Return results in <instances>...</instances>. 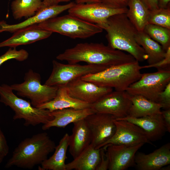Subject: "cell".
<instances>
[{"label":"cell","mask_w":170,"mask_h":170,"mask_svg":"<svg viewBox=\"0 0 170 170\" xmlns=\"http://www.w3.org/2000/svg\"><path fill=\"white\" fill-rule=\"evenodd\" d=\"M56 58L70 64L83 62L88 64L109 67L135 60L131 55L103 43H80L67 49Z\"/></svg>","instance_id":"cell-1"},{"label":"cell","mask_w":170,"mask_h":170,"mask_svg":"<svg viewBox=\"0 0 170 170\" xmlns=\"http://www.w3.org/2000/svg\"><path fill=\"white\" fill-rule=\"evenodd\" d=\"M106 32L108 46L126 52L138 62L147 60L148 56L136 41L138 31L127 18L126 13L113 15L98 25Z\"/></svg>","instance_id":"cell-2"},{"label":"cell","mask_w":170,"mask_h":170,"mask_svg":"<svg viewBox=\"0 0 170 170\" xmlns=\"http://www.w3.org/2000/svg\"><path fill=\"white\" fill-rule=\"evenodd\" d=\"M56 146L47 133L34 135L22 141L15 148L12 156L5 165L7 168L13 166L32 169L41 164L54 151Z\"/></svg>","instance_id":"cell-3"},{"label":"cell","mask_w":170,"mask_h":170,"mask_svg":"<svg viewBox=\"0 0 170 170\" xmlns=\"http://www.w3.org/2000/svg\"><path fill=\"white\" fill-rule=\"evenodd\" d=\"M139 62H133L109 67L99 72L86 75L81 78L98 85L126 91L132 84L139 80L142 73Z\"/></svg>","instance_id":"cell-4"},{"label":"cell","mask_w":170,"mask_h":170,"mask_svg":"<svg viewBox=\"0 0 170 170\" xmlns=\"http://www.w3.org/2000/svg\"><path fill=\"white\" fill-rule=\"evenodd\" d=\"M0 102L14 111V120H24L26 126L44 124L53 118L49 111L34 107L31 102L18 97L7 84L0 85Z\"/></svg>","instance_id":"cell-5"},{"label":"cell","mask_w":170,"mask_h":170,"mask_svg":"<svg viewBox=\"0 0 170 170\" xmlns=\"http://www.w3.org/2000/svg\"><path fill=\"white\" fill-rule=\"evenodd\" d=\"M37 25L39 27L52 33H57L74 39L87 38L103 30L96 24L69 14L50 18Z\"/></svg>","instance_id":"cell-6"},{"label":"cell","mask_w":170,"mask_h":170,"mask_svg":"<svg viewBox=\"0 0 170 170\" xmlns=\"http://www.w3.org/2000/svg\"><path fill=\"white\" fill-rule=\"evenodd\" d=\"M24 80L21 83L14 84L10 87L19 96L29 99L34 107H37L51 101L56 96L58 87L42 85L40 74L32 69L25 73Z\"/></svg>","instance_id":"cell-7"},{"label":"cell","mask_w":170,"mask_h":170,"mask_svg":"<svg viewBox=\"0 0 170 170\" xmlns=\"http://www.w3.org/2000/svg\"><path fill=\"white\" fill-rule=\"evenodd\" d=\"M170 82V70H157L155 72L142 74L140 78L126 89L130 95H141L158 103L159 96Z\"/></svg>","instance_id":"cell-8"},{"label":"cell","mask_w":170,"mask_h":170,"mask_svg":"<svg viewBox=\"0 0 170 170\" xmlns=\"http://www.w3.org/2000/svg\"><path fill=\"white\" fill-rule=\"evenodd\" d=\"M51 73L45 84L60 87L65 86L70 82L90 74L99 72L108 68L97 65L76 64H65L55 60L52 62Z\"/></svg>","instance_id":"cell-9"},{"label":"cell","mask_w":170,"mask_h":170,"mask_svg":"<svg viewBox=\"0 0 170 170\" xmlns=\"http://www.w3.org/2000/svg\"><path fill=\"white\" fill-rule=\"evenodd\" d=\"M132 105L130 95L126 91H112L91 105L95 113L108 114L116 119L128 115Z\"/></svg>","instance_id":"cell-10"},{"label":"cell","mask_w":170,"mask_h":170,"mask_svg":"<svg viewBox=\"0 0 170 170\" xmlns=\"http://www.w3.org/2000/svg\"><path fill=\"white\" fill-rule=\"evenodd\" d=\"M127 11L128 8H112L101 2L75 3L68 10V14L98 26L105 22L111 16L126 13Z\"/></svg>","instance_id":"cell-11"},{"label":"cell","mask_w":170,"mask_h":170,"mask_svg":"<svg viewBox=\"0 0 170 170\" xmlns=\"http://www.w3.org/2000/svg\"><path fill=\"white\" fill-rule=\"evenodd\" d=\"M115 119L110 114L96 113L84 119L91 133V144L95 149L102 148L114 134Z\"/></svg>","instance_id":"cell-12"},{"label":"cell","mask_w":170,"mask_h":170,"mask_svg":"<svg viewBox=\"0 0 170 170\" xmlns=\"http://www.w3.org/2000/svg\"><path fill=\"white\" fill-rule=\"evenodd\" d=\"M114 122L116 126L115 133L102 147L109 144L132 146L141 143L153 145L144 131L137 125L124 120L115 119Z\"/></svg>","instance_id":"cell-13"},{"label":"cell","mask_w":170,"mask_h":170,"mask_svg":"<svg viewBox=\"0 0 170 170\" xmlns=\"http://www.w3.org/2000/svg\"><path fill=\"white\" fill-rule=\"evenodd\" d=\"M144 144L132 146L109 144L102 147L105 149L109 160L108 170H125L135 166V155Z\"/></svg>","instance_id":"cell-14"},{"label":"cell","mask_w":170,"mask_h":170,"mask_svg":"<svg viewBox=\"0 0 170 170\" xmlns=\"http://www.w3.org/2000/svg\"><path fill=\"white\" fill-rule=\"evenodd\" d=\"M75 3L70 2L64 5H57L43 7L34 15L18 24H8L6 22H0V33L3 31L11 33L33 25H37L50 18L57 16L73 6Z\"/></svg>","instance_id":"cell-15"},{"label":"cell","mask_w":170,"mask_h":170,"mask_svg":"<svg viewBox=\"0 0 170 170\" xmlns=\"http://www.w3.org/2000/svg\"><path fill=\"white\" fill-rule=\"evenodd\" d=\"M65 86L71 96L90 104L113 90L111 88L99 86L81 78L70 82Z\"/></svg>","instance_id":"cell-16"},{"label":"cell","mask_w":170,"mask_h":170,"mask_svg":"<svg viewBox=\"0 0 170 170\" xmlns=\"http://www.w3.org/2000/svg\"><path fill=\"white\" fill-rule=\"evenodd\" d=\"M135 166L139 170H159L170 164V143H166L153 152L136 153Z\"/></svg>","instance_id":"cell-17"},{"label":"cell","mask_w":170,"mask_h":170,"mask_svg":"<svg viewBox=\"0 0 170 170\" xmlns=\"http://www.w3.org/2000/svg\"><path fill=\"white\" fill-rule=\"evenodd\" d=\"M117 120H124L142 128L149 140L155 141L161 139L167 132L162 113L135 118L128 116Z\"/></svg>","instance_id":"cell-18"},{"label":"cell","mask_w":170,"mask_h":170,"mask_svg":"<svg viewBox=\"0 0 170 170\" xmlns=\"http://www.w3.org/2000/svg\"><path fill=\"white\" fill-rule=\"evenodd\" d=\"M50 112L53 118L43 124L42 129L43 130L53 127L65 128L70 123L84 119L88 116L95 113L90 107L81 109L67 108Z\"/></svg>","instance_id":"cell-19"},{"label":"cell","mask_w":170,"mask_h":170,"mask_svg":"<svg viewBox=\"0 0 170 170\" xmlns=\"http://www.w3.org/2000/svg\"><path fill=\"white\" fill-rule=\"evenodd\" d=\"M52 33L39 27L37 25L20 30L11 37L0 43V48H16L18 46L29 44L49 37Z\"/></svg>","instance_id":"cell-20"},{"label":"cell","mask_w":170,"mask_h":170,"mask_svg":"<svg viewBox=\"0 0 170 170\" xmlns=\"http://www.w3.org/2000/svg\"><path fill=\"white\" fill-rule=\"evenodd\" d=\"M91 104L73 97L69 94L65 86L59 87L55 97L37 108L50 112L67 108L81 109L90 107Z\"/></svg>","instance_id":"cell-21"},{"label":"cell","mask_w":170,"mask_h":170,"mask_svg":"<svg viewBox=\"0 0 170 170\" xmlns=\"http://www.w3.org/2000/svg\"><path fill=\"white\" fill-rule=\"evenodd\" d=\"M73 123L72 133L69 135L68 148L69 153L74 159L91 144V138L85 119Z\"/></svg>","instance_id":"cell-22"},{"label":"cell","mask_w":170,"mask_h":170,"mask_svg":"<svg viewBox=\"0 0 170 170\" xmlns=\"http://www.w3.org/2000/svg\"><path fill=\"white\" fill-rule=\"evenodd\" d=\"M100 150L90 144L72 161L66 164V170H96L100 160Z\"/></svg>","instance_id":"cell-23"},{"label":"cell","mask_w":170,"mask_h":170,"mask_svg":"<svg viewBox=\"0 0 170 170\" xmlns=\"http://www.w3.org/2000/svg\"><path fill=\"white\" fill-rule=\"evenodd\" d=\"M130 98L132 105L128 116L138 118L162 113V106L158 103L140 95H130Z\"/></svg>","instance_id":"cell-24"},{"label":"cell","mask_w":170,"mask_h":170,"mask_svg":"<svg viewBox=\"0 0 170 170\" xmlns=\"http://www.w3.org/2000/svg\"><path fill=\"white\" fill-rule=\"evenodd\" d=\"M69 135L66 133L56 146L53 154L41 164L42 170H66V153L69 146Z\"/></svg>","instance_id":"cell-25"},{"label":"cell","mask_w":170,"mask_h":170,"mask_svg":"<svg viewBox=\"0 0 170 170\" xmlns=\"http://www.w3.org/2000/svg\"><path fill=\"white\" fill-rule=\"evenodd\" d=\"M136 41L148 56V65L154 64L163 59L166 51L158 43L151 39L143 31H138Z\"/></svg>","instance_id":"cell-26"},{"label":"cell","mask_w":170,"mask_h":170,"mask_svg":"<svg viewBox=\"0 0 170 170\" xmlns=\"http://www.w3.org/2000/svg\"><path fill=\"white\" fill-rule=\"evenodd\" d=\"M126 16L138 31L148 24L150 10L140 0H129Z\"/></svg>","instance_id":"cell-27"},{"label":"cell","mask_w":170,"mask_h":170,"mask_svg":"<svg viewBox=\"0 0 170 170\" xmlns=\"http://www.w3.org/2000/svg\"><path fill=\"white\" fill-rule=\"evenodd\" d=\"M11 7L14 19L20 20L33 16L44 7L42 0H14Z\"/></svg>","instance_id":"cell-28"},{"label":"cell","mask_w":170,"mask_h":170,"mask_svg":"<svg viewBox=\"0 0 170 170\" xmlns=\"http://www.w3.org/2000/svg\"><path fill=\"white\" fill-rule=\"evenodd\" d=\"M143 31L151 39L160 44L166 51L170 47V29L148 24Z\"/></svg>","instance_id":"cell-29"},{"label":"cell","mask_w":170,"mask_h":170,"mask_svg":"<svg viewBox=\"0 0 170 170\" xmlns=\"http://www.w3.org/2000/svg\"><path fill=\"white\" fill-rule=\"evenodd\" d=\"M148 24L170 29V6L150 10Z\"/></svg>","instance_id":"cell-30"},{"label":"cell","mask_w":170,"mask_h":170,"mask_svg":"<svg viewBox=\"0 0 170 170\" xmlns=\"http://www.w3.org/2000/svg\"><path fill=\"white\" fill-rule=\"evenodd\" d=\"M28 56V53L25 49L17 50L16 48H10L5 53L0 56V66L5 62L11 59H15L20 61H23L26 60Z\"/></svg>","instance_id":"cell-31"},{"label":"cell","mask_w":170,"mask_h":170,"mask_svg":"<svg viewBox=\"0 0 170 170\" xmlns=\"http://www.w3.org/2000/svg\"><path fill=\"white\" fill-rule=\"evenodd\" d=\"M150 68H155L157 70H170V47L167 48L165 57L161 60L153 64L141 66V69Z\"/></svg>","instance_id":"cell-32"},{"label":"cell","mask_w":170,"mask_h":170,"mask_svg":"<svg viewBox=\"0 0 170 170\" xmlns=\"http://www.w3.org/2000/svg\"><path fill=\"white\" fill-rule=\"evenodd\" d=\"M158 103L162 105L164 110L170 109V82L160 94Z\"/></svg>","instance_id":"cell-33"},{"label":"cell","mask_w":170,"mask_h":170,"mask_svg":"<svg viewBox=\"0 0 170 170\" xmlns=\"http://www.w3.org/2000/svg\"><path fill=\"white\" fill-rule=\"evenodd\" d=\"M105 5L112 8H127L129 0H100Z\"/></svg>","instance_id":"cell-34"},{"label":"cell","mask_w":170,"mask_h":170,"mask_svg":"<svg viewBox=\"0 0 170 170\" xmlns=\"http://www.w3.org/2000/svg\"><path fill=\"white\" fill-rule=\"evenodd\" d=\"M100 149V160L96 170H107L109 169V162L105 152V149L103 147Z\"/></svg>","instance_id":"cell-35"},{"label":"cell","mask_w":170,"mask_h":170,"mask_svg":"<svg viewBox=\"0 0 170 170\" xmlns=\"http://www.w3.org/2000/svg\"><path fill=\"white\" fill-rule=\"evenodd\" d=\"M9 152V147L5 137L0 127V154L6 156Z\"/></svg>","instance_id":"cell-36"},{"label":"cell","mask_w":170,"mask_h":170,"mask_svg":"<svg viewBox=\"0 0 170 170\" xmlns=\"http://www.w3.org/2000/svg\"><path fill=\"white\" fill-rule=\"evenodd\" d=\"M162 116L167 132H170V109L162 111Z\"/></svg>","instance_id":"cell-37"},{"label":"cell","mask_w":170,"mask_h":170,"mask_svg":"<svg viewBox=\"0 0 170 170\" xmlns=\"http://www.w3.org/2000/svg\"><path fill=\"white\" fill-rule=\"evenodd\" d=\"M150 10L159 8L157 0H140Z\"/></svg>","instance_id":"cell-38"},{"label":"cell","mask_w":170,"mask_h":170,"mask_svg":"<svg viewBox=\"0 0 170 170\" xmlns=\"http://www.w3.org/2000/svg\"><path fill=\"white\" fill-rule=\"evenodd\" d=\"M71 0H42L44 7L52 6L59 4L61 2H68Z\"/></svg>","instance_id":"cell-39"},{"label":"cell","mask_w":170,"mask_h":170,"mask_svg":"<svg viewBox=\"0 0 170 170\" xmlns=\"http://www.w3.org/2000/svg\"><path fill=\"white\" fill-rule=\"evenodd\" d=\"M159 8H166L170 6V0H157Z\"/></svg>","instance_id":"cell-40"},{"label":"cell","mask_w":170,"mask_h":170,"mask_svg":"<svg viewBox=\"0 0 170 170\" xmlns=\"http://www.w3.org/2000/svg\"><path fill=\"white\" fill-rule=\"evenodd\" d=\"M76 4L100 2V0H75Z\"/></svg>","instance_id":"cell-41"},{"label":"cell","mask_w":170,"mask_h":170,"mask_svg":"<svg viewBox=\"0 0 170 170\" xmlns=\"http://www.w3.org/2000/svg\"><path fill=\"white\" fill-rule=\"evenodd\" d=\"M4 157L0 154V164L2 162Z\"/></svg>","instance_id":"cell-42"}]
</instances>
